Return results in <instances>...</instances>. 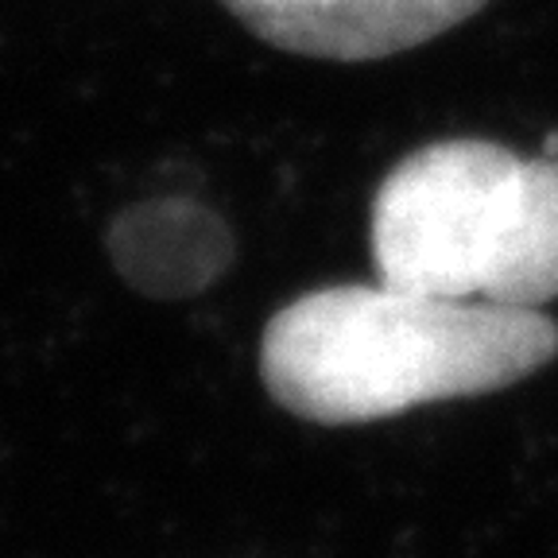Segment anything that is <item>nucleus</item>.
<instances>
[{"label":"nucleus","instance_id":"nucleus-3","mask_svg":"<svg viewBox=\"0 0 558 558\" xmlns=\"http://www.w3.org/2000/svg\"><path fill=\"white\" fill-rule=\"evenodd\" d=\"M248 32L306 59L368 62L450 32L488 0H221Z\"/></svg>","mask_w":558,"mask_h":558},{"label":"nucleus","instance_id":"nucleus-2","mask_svg":"<svg viewBox=\"0 0 558 558\" xmlns=\"http://www.w3.org/2000/svg\"><path fill=\"white\" fill-rule=\"evenodd\" d=\"M373 264L392 288L539 311L558 299V159L488 140L411 151L373 198Z\"/></svg>","mask_w":558,"mask_h":558},{"label":"nucleus","instance_id":"nucleus-1","mask_svg":"<svg viewBox=\"0 0 558 558\" xmlns=\"http://www.w3.org/2000/svg\"><path fill=\"white\" fill-rule=\"evenodd\" d=\"M558 353L532 306L341 283L295 299L264 330L260 376L291 415L345 427L423 403L497 392Z\"/></svg>","mask_w":558,"mask_h":558},{"label":"nucleus","instance_id":"nucleus-4","mask_svg":"<svg viewBox=\"0 0 558 558\" xmlns=\"http://www.w3.org/2000/svg\"><path fill=\"white\" fill-rule=\"evenodd\" d=\"M113 264L132 288L159 299L202 291L233 260L218 214L186 198H159L121 214L109 233Z\"/></svg>","mask_w":558,"mask_h":558}]
</instances>
